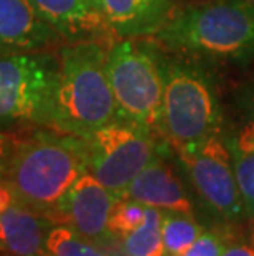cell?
Instances as JSON below:
<instances>
[{
  "label": "cell",
  "instance_id": "1",
  "mask_svg": "<svg viewBox=\"0 0 254 256\" xmlns=\"http://www.w3.org/2000/svg\"><path fill=\"white\" fill-rule=\"evenodd\" d=\"M84 172L83 138L50 128H28L12 134L2 180L15 202L53 222L59 202Z\"/></svg>",
  "mask_w": 254,
  "mask_h": 256
},
{
  "label": "cell",
  "instance_id": "2",
  "mask_svg": "<svg viewBox=\"0 0 254 256\" xmlns=\"http://www.w3.org/2000/svg\"><path fill=\"white\" fill-rule=\"evenodd\" d=\"M109 42L83 40L59 46L51 129L86 138L117 118L107 74Z\"/></svg>",
  "mask_w": 254,
  "mask_h": 256
},
{
  "label": "cell",
  "instance_id": "3",
  "mask_svg": "<svg viewBox=\"0 0 254 256\" xmlns=\"http://www.w3.org/2000/svg\"><path fill=\"white\" fill-rule=\"evenodd\" d=\"M164 50L198 60L246 62L254 56L253 0H212L174 12L154 35Z\"/></svg>",
  "mask_w": 254,
  "mask_h": 256
},
{
  "label": "cell",
  "instance_id": "4",
  "mask_svg": "<svg viewBox=\"0 0 254 256\" xmlns=\"http://www.w3.org/2000/svg\"><path fill=\"white\" fill-rule=\"evenodd\" d=\"M160 64L164 76L160 138L174 150L197 147L221 130L225 122L215 76L203 60L162 52V46Z\"/></svg>",
  "mask_w": 254,
  "mask_h": 256
},
{
  "label": "cell",
  "instance_id": "5",
  "mask_svg": "<svg viewBox=\"0 0 254 256\" xmlns=\"http://www.w3.org/2000/svg\"><path fill=\"white\" fill-rule=\"evenodd\" d=\"M107 74L117 118L149 128L160 136L164 76L160 46L145 38H121L107 50Z\"/></svg>",
  "mask_w": 254,
  "mask_h": 256
},
{
  "label": "cell",
  "instance_id": "6",
  "mask_svg": "<svg viewBox=\"0 0 254 256\" xmlns=\"http://www.w3.org/2000/svg\"><path fill=\"white\" fill-rule=\"evenodd\" d=\"M56 81V53L0 55V130L51 129Z\"/></svg>",
  "mask_w": 254,
  "mask_h": 256
},
{
  "label": "cell",
  "instance_id": "7",
  "mask_svg": "<svg viewBox=\"0 0 254 256\" xmlns=\"http://www.w3.org/2000/svg\"><path fill=\"white\" fill-rule=\"evenodd\" d=\"M83 142L88 172L117 198L169 146L154 130L122 118L86 136Z\"/></svg>",
  "mask_w": 254,
  "mask_h": 256
},
{
  "label": "cell",
  "instance_id": "8",
  "mask_svg": "<svg viewBox=\"0 0 254 256\" xmlns=\"http://www.w3.org/2000/svg\"><path fill=\"white\" fill-rule=\"evenodd\" d=\"M174 154L178 168L210 214L225 225L248 220L235 176L233 156L223 130L197 147L174 150Z\"/></svg>",
  "mask_w": 254,
  "mask_h": 256
},
{
  "label": "cell",
  "instance_id": "9",
  "mask_svg": "<svg viewBox=\"0 0 254 256\" xmlns=\"http://www.w3.org/2000/svg\"><path fill=\"white\" fill-rule=\"evenodd\" d=\"M116 202L114 194L84 172L59 202L53 222L68 225L93 243H111L114 236L109 232V216Z\"/></svg>",
  "mask_w": 254,
  "mask_h": 256
},
{
  "label": "cell",
  "instance_id": "10",
  "mask_svg": "<svg viewBox=\"0 0 254 256\" xmlns=\"http://www.w3.org/2000/svg\"><path fill=\"white\" fill-rule=\"evenodd\" d=\"M174 149L167 146L127 187L124 197L162 212L195 215V204L170 162Z\"/></svg>",
  "mask_w": 254,
  "mask_h": 256
},
{
  "label": "cell",
  "instance_id": "11",
  "mask_svg": "<svg viewBox=\"0 0 254 256\" xmlns=\"http://www.w3.org/2000/svg\"><path fill=\"white\" fill-rule=\"evenodd\" d=\"M59 40L28 0H0V55L53 52Z\"/></svg>",
  "mask_w": 254,
  "mask_h": 256
},
{
  "label": "cell",
  "instance_id": "12",
  "mask_svg": "<svg viewBox=\"0 0 254 256\" xmlns=\"http://www.w3.org/2000/svg\"><path fill=\"white\" fill-rule=\"evenodd\" d=\"M112 36H154L175 12L177 0H101Z\"/></svg>",
  "mask_w": 254,
  "mask_h": 256
},
{
  "label": "cell",
  "instance_id": "13",
  "mask_svg": "<svg viewBox=\"0 0 254 256\" xmlns=\"http://www.w3.org/2000/svg\"><path fill=\"white\" fill-rule=\"evenodd\" d=\"M38 15L69 42L101 40L112 36L102 15L96 14L86 0H28Z\"/></svg>",
  "mask_w": 254,
  "mask_h": 256
},
{
  "label": "cell",
  "instance_id": "14",
  "mask_svg": "<svg viewBox=\"0 0 254 256\" xmlns=\"http://www.w3.org/2000/svg\"><path fill=\"white\" fill-rule=\"evenodd\" d=\"M53 225L48 216L13 202L0 210V252L10 256H46V236Z\"/></svg>",
  "mask_w": 254,
  "mask_h": 256
},
{
  "label": "cell",
  "instance_id": "15",
  "mask_svg": "<svg viewBox=\"0 0 254 256\" xmlns=\"http://www.w3.org/2000/svg\"><path fill=\"white\" fill-rule=\"evenodd\" d=\"M121 242L127 256H169L162 238V210L147 206L142 225Z\"/></svg>",
  "mask_w": 254,
  "mask_h": 256
},
{
  "label": "cell",
  "instance_id": "16",
  "mask_svg": "<svg viewBox=\"0 0 254 256\" xmlns=\"http://www.w3.org/2000/svg\"><path fill=\"white\" fill-rule=\"evenodd\" d=\"M203 233L195 215L162 212V238L169 256H183Z\"/></svg>",
  "mask_w": 254,
  "mask_h": 256
},
{
  "label": "cell",
  "instance_id": "17",
  "mask_svg": "<svg viewBox=\"0 0 254 256\" xmlns=\"http://www.w3.org/2000/svg\"><path fill=\"white\" fill-rule=\"evenodd\" d=\"M46 256H107L96 243L78 235L73 228L55 223L46 236Z\"/></svg>",
  "mask_w": 254,
  "mask_h": 256
},
{
  "label": "cell",
  "instance_id": "18",
  "mask_svg": "<svg viewBox=\"0 0 254 256\" xmlns=\"http://www.w3.org/2000/svg\"><path fill=\"white\" fill-rule=\"evenodd\" d=\"M147 205L129 197L117 198L109 216V232L114 240H122L142 225Z\"/></svg>",
  "mask_w": 254,
  "mask_h": 256
},
{
  "label": "cell",
  "instance_id": "19",
  "mask_svg": "<svg viewBox=\"0 0 254 256\" xmlns=\"http://www.w3.org/2000/svg\"><path fill=\"white\" fill-rule=\"evenodd\" d=\"M226 243H228V232H203L183 256H221L225 252Z\"/></svg>",
  "mask_w": 254,
  "mask_h": 256
},
{
  "label": "cell",
  "instance_id": "20",
  "mask_svg": "<svg viewBox=\"0 0 254 256\" xmlns=\"http://www.w3.org/2000/svg\"><path fill=\"white\" fill-rule=\"evenodd\" d=\"M221 256H254V232L250 236L231 235L228 232V243Z\"/></svg>",
  "mask_w": 254,
  "mask_h": 256
},
{
  "label": "cell",
  "instance_id": "21",
  "mask_svg": "<svg viewBox=\"0 0 254 256\" xmlns=\"http://www.w3.org/2000/svg\"><path fill=\"white\" fill-rule=\"evenodd\" d=\"M13 202H15V198H13L12 190L7 187V184L3 180H0V210L7 208V206L13 204Z\"/></svg>",
  "mask_w": 254,
  "mask_h": 256
},
{
  "label": "cell",
  "instance_id": "22",
  "mask_svg": "<svg viewBox=\"0 0 254 256\" xmlns=\"http://www.w3.org/2000/svg\"><path fill=\"white\" fill-rule=\"evenodd\" d=\"M86 4H88L89 7L93 8L96 14L102 15V5H101V0H86ZM102 17H104V15H102Z\"/></svg>",
  "mask_w": 254,
  "mask_h": 256
},
{
  "label": "cell",
  "instance_id": "23",
  "mask_svg": "<svg viewBox=\"0 0 254 256\" xmlns=\"http://www.w3.org/2000/svg\"><path fill=\"white\" fill-rule=\"evenodd\" d=\"M0 180H2V178H0Z\"/></svg>",
  "mask_w": 254,
  "mask_h": 256
},
{
  "label": "cell",
  "instance_id": "24",
  "mask_svg": "<svg viewBox=\"0 0 254 256\" xmlns=\"http://www.w3.org/2000/svg\"><path fill=\"white\" fill-rule=\"evenodd\" d=\"M253 2H254V0H253Z\"/></svg>",
  "mask_w": 254,
  "mask_h": 256
}]
</instances>
